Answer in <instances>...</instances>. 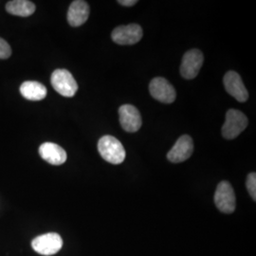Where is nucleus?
I'll return each instance as SVG.
<instances>
[{"label": "nucleus", "instance_id": "1", "mask_svg": "<svg viewBox=\"0 0 256 256\" xmlns=\"http://www.w3.org/2000/svg\"><path fill=\"white\" fill-rule=\"evenodd\" d=\"M98 151L102 158L111 164H120L126 160V150L119 140L112 136H104L98 142Z\"/></svg>", "mask_w": 256, "mask_h": 256}, {"label": "nucleus", "instance_id": "2", "mask_svg": "<svg viewBox=\"0 0 256 256\" xmlns=\"http://www.w3.org/2000/svg\"><path fill=\"white\" fill-rule=\"evenodd\" d=\"M247 116L240 110H230L222 126V136L227 140L238 137L248 126Z\"/></svg>", "mask_w": 256, "mask_h": 256}, {"label": "nucleus", "instance_id": "3", "mask_svg": "<svg viewBox=\"0 0 256 256\" xmlns=\"http://www.w3.org/2000/svg\"><path fill=\"white\" fill-rule=\"evenodd\" d=\"M52 88L64 97H74L78 90V84L72 74L66 70H56L50 78Z\"/></svg>", "mask_w": 256, "mask_h": 256}, {"label": "nucleus", "instance_id": "4", "mask_svg": "<svg viewBox=\"0 0 256 256\" xmlns=\"http://www.w3.org/2000/svg\"><path fill=\"white\" fill-rule=\"evenodd\" d=\"M32 247L42 256H54L63 247V239L56 232H48L34 238Z\"/></svg>", "mask_w": 256, "mask_h": 256}, {"label": "nucleus", "instance_id": "5", "mask_svg": "<svg viewBox=\"0 0 256 256\" xmlns=\"http://www.w3.org/2000/svg\"><path fill=\"white\" fill-rule=\"evenodd\" d=\"M214 203L218 210L224 214H232L236 207V194L228 182H221L214 194Z\"/></svg>", "mask_w": 256, "mask_h": 256}, {"label": "nucleus", "instance_id": "6", "mask_svg": "<svg viewBox=\"0 0 256 256\" xmlns=\"http://www.w3.org/2000/svg\"><path fill=\"white\" fill-rule=\"evenodd\" d=\"M204 62V56L200 50L192 48L183 55L180 74L184 79L191 80L198 76Z\"/></svg>", "mask_w": 256, "mask_h": 256}, {"label": "nucleus", "instance_id": "7", "mask_svg": "<svg viewBox=\"0 0 256 256\" xmlns=\"http://www.w3.org/2000/svg\"><path fill=\"white\" fill-rule=\"evenodd\" d=\"M142 28L138 24L119 26L111 34L112 40L119 45H134L142 38Z\"/></svg>", "mask_w": 256, "mask_h": 256}, {"label": "nucleus", "instance_id": "8", "mask_svg": "<svg viewBox=\"0 0 256 256\" xmlns=\"http://www.w3.org/2000/svg\"><path fill=\"white\" fill-rule=\"evenodd\" d=\"M149 92L154 99L164 104H172L176 97L174 86L162 77L154 78L150 82Z\"/></svg>", "mask_w": 256, "mask_h": 256}, {"label": "nucleus", "instance_id": "9", "mask_svg": "<svg viewBox=\"0 0 256 256\" xmlns=\"http://www.w3.org/2000/svg\"><path fill=\"white\" fill-rule=\"evenodd\" d=\"M194 152V142L189 135H183L180 138L174 146L168 152L167 158L173 164H180L188 160Z\"/></svg>", "mask_w": 256, "mask_h": 256}, {"label": "nucleus", "instance_id": "10", "mask_svg": "<svg viewBox=\"0 0 256 256\" xmlns=\"http://www.w3.org/2000/svg\"><path fill=\"white\" fill-rule=\"evenodd\" d=\"M120 122L128 133H135L142 126V117L138 110L131 104H124L119 108Z\"/></svg>", "mask_w": 256, "mask_h": 256}, {"label": "nucleus", "instance_id": "11", "mask_svg": "<svg viewBox=\"0 0 256 256\" xmlns=\"http://www.w3.org/2000/svg\"><path fill=\"white\" fill-rule=\"evenodd\" d=\"M224 86L227 92L232 96L236 100L240 102H245L248 98V92L245 88V84L240 77V75L236 72H228L224 76Z\"/></svg>", "mask_w": 256, "mask_h": 256}, {"label": "nucleus", "instance_id": "12", "mask_svg": "<svg viewBox=\"0 0 256 256\" xmlns=\"http://www.w3.org/2000/svg\"><path fill=\"white\" fill-rule=\"evenodd\" d=\"M90 6L86 1L75 0L68 12V22L72 27H79L86 22L90 16Z\"/></svg>", "mask_w": 256, "mask_h": 256}, {"label": "nucleus", "instance_id": "13", "mask_svg": "<svg viewBox=\"0 0 256 256\" xmlns=\"http://www.w3.org/2000/svg\"><path fill=\"white\" fill-rule=\"evenodd\" d=\"M41 158L50 164L61 165L66 160V152L61 146L54 142H45L39 147Z\"/></svg>", "mask_w": 256, "mask_h": 256}, {"label": "nucleus", "instance_id": "14", "mask_svg": "<svg viewBox=\"0 0 256 256\" xmlns=\"http://www.w3.org/2000/svg\"><path fill=\"white\" fill-rule=\"evenodd\" d=\"M46 86L36 81H26L20 86L21 95L28 101H41L46 98Z\"/></svg>", "mask_w": 256, "mask_h": 256}, {"label": "nucleus", "instance_id": "15", "mask_svg": "<svg viewBox=\"0 0 256 256\" xmlns=\"http://www.w3.org/2000/svg\"><path fill=\"white\" fill-rule=\"evenodd\" d=\"M6 10L12 16L28 18L36 12V5L28 0H12L6 4Z\"/></svg>", "mask_w": 256, "mask_h": 256}, {"label": "nucleus", "instance_id": "16", "mask_svg": "<svg viewBox=\"0 0 256 256\" xmlns=\"http://www.w3.org/2000/svg\"><path fill=\"white\" fill-rule=\"evenodd\" d=\"M247 189L252 198L256 202V173H250L248 174L247 178Z\"/></svg>", "mask_w": 256, "mask_h": 256}, {"label": "nucleus", "instance_id": "17", "mask_svg": "<svg viewBox=\"0 0 256 256\" xmlns=\"http://www.w3.org/2000/svg\"><path fill=\"white\" fill-rule=\"evenodd\" d=\"M12 54V48L8 42L0 37V59H8Z\"/></svg>", "mask_w": 256, "mask_h": 256}, {"label": "nucleus", "instance_id": "18", "mask_svg": "<svg viewBox=\"0 0 256 256\" xmlns=\"http://www.w3.org/2000/svg\"><path fill=\"white\" fill-rule=\"evenodd\" d=\"M118 3L126 7H131L137 4L138 1L137 0H118Z\"/></svg>", "mask_w": 256, "mask_h": 256}]
</instances>
